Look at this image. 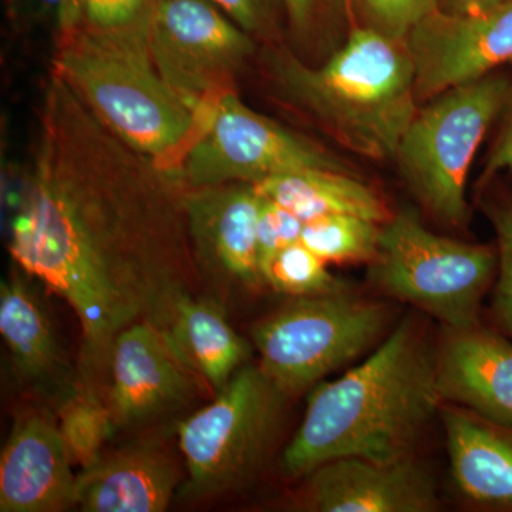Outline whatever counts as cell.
Segmentation results:
<instances>
[{
    "instance_id": "4",
    "label": "cell",
    "mask_w": 512,
    "mask_h": 512,
    "mask_svg": "<svg viewBox=\"0 0 512 512\" xmlns=\"http://www.w3.org/2000/svg\"><path fill=\"white\" fill-rule=\"evenodd\" d=\"M55 40L52 72L117 136L174 171L200 119L161 79L150 55L79 35Z\"/></svg>"
},
{
    "instance_id": "26",
    "label": "cell",
    "mask_w": 512,
    "mask_h": 512,
    "mask_svg": "<svg viewBox=\"0 0 512 512\" xmlns=\"http://www.w3.org/2000/svg\"><path fill=\"white\" fill-rule=\"evenodd\" d=\"M488 218L497 235L498 282L494 311L498 322L512 336V198L491 202Z\"/></svg>"
},
{
    "instance_id": "17",
    "label": "cell",
    "mask_w": 512,
    "mask_h": 512,
    "mask_svg": "<svg viewBox=\"0 0 512 512\" xmlns=\"http://www.w3.org/2000/svg\"><path fill=\"white\" fill-rule=\"evenodd\" d=\"M181 473L154 443L104 453L77 474L76 507L84 512H163L177 495Z\"/></svg>"
},
{
    "instance_id": "25",
    "label": "cell",
    "mask_w": 512,
    "mask_h": 512,
    "mask_svg": "<svg viewBox=\"0 0 512 512\" xmlns=\"http://www.w3.org/2000/svg\"><path fill=\"white\" fill-rule=\"evenodd\" d=\"M264 279L265 285L292 298L346 292V285L329 271L328 262L302 241L278 252L266 269Z\"/></svg>"
},
{
    "instance_id": "23",
    "label": "cell",
    "mask_w": 512,
    "mask_h": 512,
    "mask_svg": "<svg viewBox=\"0 0 512 512\" xmlns=\"http://www.w3.org/2000/svg\"><path fill=\"white\" fill-rule=\"evenodd\" d=\"M57 427L74 466L84 470L103 456L117 426L109 402L93 390L79 389L64 400Z\"/></svg>"
},
{
    "instance_id": "15",
    "label": "cell",
    "mask_w": 512,
    "mask_h": 512,
    "mask_svg": "<svg viewBox=\"0 0 512 512\" xmlns=\"http://www.w3.org/2000/svg\"><path fill=\"white\" fill-rule=\"evenodd\" d=\"M73 466L57 424L40 414L20 417L0 457V511L76 507Z\"/></svg>"
},
{
    "instance_id": "7",
    "label": "cell",
    "mask_w": 512,
    "mask_h": 512,
    "mask_svg": "<svg viewBox=\"0 0 512 512\" xmlns=\"http://www.w3.org/2000/svg\"><path fill=\"white\" fill-rule=\"evenodd\" d=\"M387 323L383 303L348 292L292 298L252 330L259 369L289 399L375 346Z\"/></svg>"
},
{
    "instance_id": "27",
    "label": "cell",
    "mask_w": 512,
    "mask_h": 512,
    "mask_svg": "<svg viewBox=\"0 0 512 512\" xmlns=\"http://www.w3.org/2000/svg\"><path fill=\"white\" fill-rule=\"evenodd\" d=\"M303 225L305 222L293 212L262 195L256 227V249L262 276L278 252L301 241Z\"/></svg>"
},
{
    "instance_id": "2",
    "label": "cell",
    "mask_w": 512,
    "mask_h": 512,
    "mask_svg": "<svg viewBox=\"0 0 512 512\" xmlns=\"http://www.w3.org/2000/svg\"><path fill=\"white\" fill-rule=\"evenodd\" d=\"M441 402L436 352L416 322L403 320L365 362L313 389L282 470L299 478L336 458L412 457Z\"/></svg>"
},
{
    "instance_id": "16",
    "label": "cell",
    "mask_w": 512,
    "mask_h": 512,
    "mask_svg": "<svg viewBox=\"0 0 512 512\" xmlns=\"http://www.w3.org/2000/svg\"><path fill=\"white\" fill-rule=\"evenodd\" d=\"M441 399L512 427V342L478 328H446L436 352Z\"/></svg>"
},
{
    "instance_id": "12",
    "label": "cell",
    "mask_w": 512,
    "mask_h": 512,
    "mask_svg": "<svg viewBox=\"0 0 512 512\" xmlns=\"http://www.w3.org/2000/svg\"><path fill=\"white\" fill-rule=\"evenodd\" d=\"M110 348L107 402L117 427L143 423L187 402L204 382L170 329L154 323L128 326Z\"/></svg>"
},
{
    "instance_id": "24",
    "label": "cell",
    "mask_w": 512,
    "mask_h": 512,
    "mask_svg": "<svg viewBox=\"0 0 512 512\" xmlns=\"http://www.w3.org/2000/svg\"><path fill=\"white\" fill-rule=\"evenodd\" d=\"M382 228L355 215H328L305 222L301 241L328 264L375 261Z\"/></svg>"
},
{
    "instance_id": "9",
    "label": "cell",
    "mask_w": 512,
    "mask_h": 512,
    "mask_svg": "<svg viewBox=\"0 0 512 512\" xmlns=\"http://www.w3.org/2000/svg\"><path fill=\"white\" fill-rule=\"evenodd\" d=\"M308 168L350 173L325 147L249 109L231 90L201 117L197 134L174 173L187 187H211L255 185Z\"/></svg>"
},
{
    "instance_id": "3",
    "label": "cell",
    "mask_w": 512,
    "mask_h": 512,
    "mask_svg": "<svg viewBox=\"0 0 512 512\" xmlns=\"http://www.w3.org/2000/svg\"><path fill=\"white\" fill-rule=\"evenodd\" d=\"M279 94L330 136L370 160H394L417 110L416 69L406 40L356 28L320 66L272 46Z\"/></svg>"
},
{
    "instance_id": "33",
    "label": "cell",
    "mask_w": 512,
    "mask_h": 512,
    "mask_svg": "<svg viewBox=\"0 0 512 512\" xmlns=\"http://www.w3.org/2000/svg\"><path fill=\"white\" fill-rule=\"evenodd\" d=\"M501 0H443L441 9L447 12L473 13L478 10L490 8Z\"/></svg>"
},
{
    "instance_id": "14",
    "label": "cell",
    "mask_w": 512,
    "mask_h": 512,
    "mask_svg": "<svg viewBox=\"0 0 512 512\" xmlns=\"http://www.w3.org/2000/svg\"><path fill=\"white\" fill-rule=\"evenodd\" d=\"M302 505L316 512H433L436 484L412 457L393 461L342 457L305 476Z\"/></svg>"
},
{
    "instance_id": "32",
    "label": "cell",
    "mask_w": 512,
    "mask_h": 512,
    "mask_svg": "<svg viewBox=\"0 0 512 512\" xmlns=\"http://www.w3.org/2000/svg\"><path fill=\"white\" fill-rule=\"evenodd\" d=\"M12 8L52 25L55 37L69 28L74 0H8Z\"/></svg>"
},
{
    "instance_id": "1",
    "label": "cell",
    "mask_w": 512,
    "mask_h": 512,
    "mask_svg": "<svg viewBox=\"0 0 512 512\" xmlns=\"http://www.w3.org/2000/svg\"><path fill=\"white\" fill-rule=\"evenodd\" d=\"M185 191L52 72L10 255L69 303L93 352L134 323L170 329L201 284Z\"/></svg>"
},
{
    "instance_id": "31",
    "label": "cell",
    "mask_w": 512,
    "mask_h": 512,
    "mask_svg": "<svg viewBox=\"0 0 512 512\" xmlns=\"http://www.w3.org/2000/svg\"><path fill=\"white\" fill-rule=\"evenodd\" d=\"M500 117V131H498L497 138H495L487 160H485L484 170L481 173V184L487 183L503 171L512 174V80Z\"/></svg>"
},
{
    "instance_id": "28",
    "label": "cell",
    "mask_w": 512,
    "mask_h": 512,
    "mask_svg": "<svg viewBox=\"0 0 512 512\" xmlns=\"http://www.w3.org/2000/svg\"><path fill=\"white\" fill-rule=\"evenodd\" d=\"M443 0H362L373 28L394 39L406 40L420 22L441 9Z\"/></svg>"
},
{
    "instance_id": "20",
    "label": "cell",
    "mask_w": 512,
    "mask_h": 512,
    "mask_svg": "<svg viewBox=\"0 0 512 512\" xmlns=\"http://www.w3.org/2000/svg\"><path fill=\"white\" fill-rule=\"evenodd\" d=\"M170 332L215 393L227 386L251 353L248 343L229 325L220 303L200 295L181 302Z\"/></svg>"
},
{
    "instance_id": "8",
    "label": "cell",
    "mask_w": 512,
    "mask_h": 512,
    "mask_svg": "<svg viewBox=\"0 0 512 512\" xmlns=\"http://www.w3.org/2000/svg\"><path fill=\"white\" fill-rule=\"evenodd\" d=\"M286 399L259 366L241 367L212 403L178 427L188 471L178 495L202 500L247 483L268 456Z\"/></svg>"
},
{
    "instance_id": "5",
    "label": "cell",
    "mask_w": 512,
    "mask_h": 512,
    "mask_svg": "<svg viewBox=\"0 0 512 512\" xmlns=\"http://www.w3.org/2000/svg\"><path fill=\"white\" fill-rule=\"evenodd\" d=\"M511 79L495 72L430 99L402 138L396 158L404 181L440 221L467 220V180L488 130L501 116Z\"/></svg>"
},
{
    "instance_id": "18",
    "label": "cell",
    "mask_w": 512,
    "mask_h": 512,
    "mask_svg": "<svg viewBox=\"0 0 512 512\" xmlns=\"http://www.w3.org/2000/svg\"><path fill=\"white\" fill-rule=\"evenodd\" d=\"M451 473L477 504L512 508V427L467 409L441 410Z\"/></svg>"
},
{
    "instance_id": "11",
    "label": "cell",
    "mask_w": 512,
    "mask_h": 512,
    "mask_svg": "<svg viewBox=\"0 0 512 512\" xmlns=\"http://www.w3.org/2000/svg\"><path fill=\"white\" fill-rule=\"evenodd\" d=\"M419 100L512 63V0L473 13L439 9L406 37Z\"/></svg>"
},
{
    "instance_id": "13",
    "label": "cell",
    "mask_w": 512,
    "mask_h": 512,
    "mask_svg": "<svg viewBox=\"0 0 512 512\" xmlns=\"http://www.w3.org/2000/svg\"><path fill=\"white\" fill-rule=\"evenodd\" d=\"M261 200L254 184L187 187L185 215L201 281L220 288L265 285L256 249Z\"/></svg>"
},
{
    "instance_id": "21",
    "label": "cell",
    "mask_w": 512,
    "mask_h": 512,
    "mask_svg": "<svg viewBox=\"0 0 512 512\" xmlns=\"http://www.w3.org/2000/svg\"><path fill=\"white\" fill-rule=\"evenodd\" d=\"M0 333L20 375L45 382L59 372L60 352L52 325L19 275L0 285Z\"/></svg>"
},
{
    "instance_id": "29",
    "label": "cell",
    "mask_w": 512,
    "mask_h": 512,
    "mask_svg": "<svg viewBox=\"0 0 512 512\" xmlns=\"http://www.w3.org/2000/svg\"><path fill=\"white\" fill-rule=\"evenodd\" d=\"M345 0H284L289 32L298 45L319 42L329 23L339 18Z\"/></svg>"
},
{
    "instance_id": "6",
    "label": "cell",
    "mask_w": 512,
    "mask_h": 512,
    "mask_svg": "<svg viewBox=\"0 0 512 512\" xmlns=\"http://www.w3.org/2000/svg\"><path fill=\"white\" fill-rule=\"evenodd\" d=\"M370 281L386 295L412 303L446 328L476 326L478 311L498 265L484 245L440 237L419 214L403 210L382 228Z\"/></svg>"
},
{
    "instance_id": "30",
    "label": "cell",
    "mask_w": 512,
    "mask_h": 512,
    "mask_svg": "<svg viewBox=\"0 0 512 512\" xmlns=\"http://www.w3.org/2000/svg\"><path fill=\"white\" fill-rule=\"evenodd\" d=\"M255 40L274 39L279 13H284V0H212Z\"/></svg>"
},
{
    "instance_id": "22",
    "label": "cell",
    "mask_w": 512,
    "mask_h": 512,
    "mask_svg": "<svg viewBox=\"0 0 512 512\" xmlns=\"http://www.w3.org/2000/svg\"><path fill=\"white\" fill-rule=\"evenodd\" d=\"M158 0H74L62 35H79L131 53L150 55L148 33ZM55 37V39H57Z\"/></svg>"
},
{
    "instance_id": "10",
    "label": "cell",
    "mask_w": 512,
    "mask_h": 512,
    "mask_svg": "<svg viewBox=\"0 0 512 512\" xmlns=\"http://www.w3.org/2000/svg\"><path fill=\"white\" fill-rule=\"evenodd\" d=\"M148 52L161 79L201 119L235 90L256 40L212 0H158Z\"/></svg>"
},
{
    "instance_id": "19",
    "label": "cell",
    "mask_w": 512,
    "mask_h": 512,
    "mask_svg": "<svg viewBox=\"0 0 512 512\" xmlns=\"http://www.w3.org/2000/svg\"><path fill=\"white\" fill-rule=\"evenodd\" d=\"M255 187L303 222L328 215H355L379 224L390 220L382 198L352 173L308 168L275 175Z\"/></svg>"
}]
</instances>
